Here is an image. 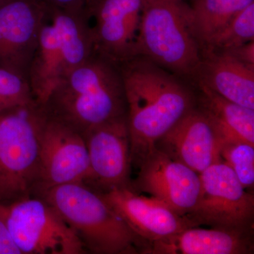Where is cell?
<instances>
[{"instance_id": "obj_3", "label": "cell", "mask_w": 254, "mask_h": 254, "mask_svg": "<svg viewBox=\"0 0 254 254\" xmlns=\"http://www.w3.org/2000/svg\"><path fill=\"white\" fill-rule=\"evenodd\" d=\"M77 235L86 252L97 254L141 253L146 243L137 236L99 193L83 183L40 190Z\"/></svg>"}, {"instance_id": "obj_5", "label": "cell", "mask_w": 254, "mask_h": 254, "mask_svg": "<svg viewBox=\"0 0 254 254\" xmlns=\"http://www.w3.org/2000/svg\"><path fill=\"white\" fill-rule=\"evenodd\" d=\"M136 56L148 58L193 86L201 49L185 0H141Z\"/></svg>"}, {"instance_id": "obj_14", "label": "cell", "mask_w": 254, "mask_h": 254, "mask_svg": "<svg viewBox=\"0 0 254 254\" xmlns=\"http://www.w3.org/2000/svg\"><path fill=\"white\" fill-rule=\"evenodd\" d=\"M98 193L146 244L195 227L190 218L175 213L163 202L154 197L139 195L131 187L115 188Z\"/></svg>"}, {"instance_id": "obj_15", "label": "cell", "mask_w": 254, "mask_h": 254, "mask_svg": "<svg viewBox=\"0 0 254 254\" xmlns=\"http://www.w3.org/2000/svg\"><path fill=\"white\" fill-rule=\"evenodd\" d=\"M223 143L213 124L195 105L155 143V149L200 174L222 160Z\"/></svg>"}, {"instance_id": "obj_7", "label": "cell", "mask_w": 254, "mask_h": 254, "mask_svg": "<svg viewBox=\"0 0 254 254\" xmlns=\"http://www.w3.org/2000/svg\"><path fill=\"white\" fill-rule=\"evenodd\" d=\"M0 220L21 254H82L86 250L54 207L31 195L0 203Z\"/></svg>"}, {"instance_id": "obj_24", "label": "cell", "mask_w": 254, "mask_h": 254, "mask_svg": "<svg viewBox=\"0 0 254 254\" xmlns=\"http://www.w3.org/2000/svg\"><path fill=\"white\" fill-rule=\"evenodd\" d=\"M0 254H21L1 220H0Z\"/></svg>"}, {"instance_id": "obj_22", "label": "cell", "mask_w": 254, "mask_h": 254, "mask_svg": "<svg viewBox=\"0 0 254 254\" xmlns=\"http://www.w3.org/2000/svg\"><path fill=\"white\" fill-rule=\"evenodd\" d=\"M33 100L27 80L0 66V113Z\"/></svg>"}, {"instance_id": "obj_6", "label": "cell", "mask_w": 254, "mask_h": 254, "mask_svg": "<svg viewBox=\"0 0 254 254\" xmlns=\"http://www.w3.org/2000/svg\"><path fill=\"white\" fill-rule=\"evenodd\" d=\"M46 120L44 108L36 100L0 113V203L33 195Z\"/></svg>"}, {"instance_id": "obj_20", "label": "cell", "mask_w": 254, "mask_h": 254, "mask_svg": "<svg viewBox=\"0 0 254 254\" xmlns=\"http://www.w3.org/2000/svg\"><path fill=\"white\" fill-rule=\"evenodd\" d=\"M252 41H254V2L235 15L202 50L230 51Z\"/></svg>"}, {"instance_id": "obj_2", "label": "cell", "mask_w": 254, "mask_h": 254, "mask_svg": "<svg viewBox=\"0 0 254 254\" xmlns=\"http://www.w3.org/2000/svg\"><path fill=\"white\" fill-rule=\"evenodd\" d=\"M43 107L49 118L83 136L94 127L127 117L120 65L93 53L58 83Z\"/></svg>"}, {"instance_id": "obj_17", "label": "cell", "mask_w": 254, "mask_h": 254, "mask_svg": "<svg viewBox=\"0 0 254 254\" xmlns=\"http://www.w3.org/2000/svg\"><path fill=\"white\" fill-rule=\"evenodd\" d=\"M253 231L190 227L146 244L141 254H248L253 253Z\"/></svg>"}, {"instance_id": "obj_13", "label": "cell", "mask_w": 254, "mask_h": 254, "mask_svg": "<svg viewBox=\"0 0 254 254\" xmlns=\"http://www.w3.org/2000/svg\"><path fill=\"white\" fill-rule=\"evenodd\" d=\"M47 9L40 0H6L0 5V66L27 81Z\"/></svg>"}, {"instance_id": "obj_27", "label": "cell", "mask_w": 254, "mask_h": 254, "mask_svg": "<svg viewBox=\"0 0 254 254\" xmlns=\"http://www.w3.org/2000/svg\"><path fill=\"white\" fill-rule=\"evenodd\" d=\"M185 1H186V0H185ZM192 1H193V0H192Z\"/></svg>"}, {"instance_id": "obj_23", "label": "cell", "mask_w": 254, "mask_h": 254, "mask_svg": "<svg viewBox=\"0 0 254 254\" xmlns=\"http://www.w3.org/2000/svg\"><path fill=\"white\" fill-rule=\"evenodd\" d=\"M227 53H230L242 63L254 66V41L227 51Z\"/></svg>"}, {"instance_id": "obj_18", "label": "cell", "mask_w": 254, "mask_h": 254, "mask_svg": "<svg viewBox=\"0 0 254 254\" xmlns=\"http://www.w3.org/2000/svg\"><path fill=\"white\" fill-rule=\"evenodd\" d=\"M195 88L196 106L213 124L223 143L254 145V110L229 101L202 85Z\"/></svg>"}, {"instance_id": "obj_8", "label": "cell", "mask_w": 254, "mask_h": 254, "mask_svg": "<svg viewBox=\"0 0 254 254\" xmlns=\"http://www.w3.org/2000/svg\"><path fill=\"white\" fill-rule=\"evenodd\" d=\"M200 179L199 196L187 216L195 227L253 231L254 195L226 164H214L200 174Z\"/></svg>"}, {"instance_id": "obj_19", "label": "cell", "mask_w": 254, "mask_h": 254, "mask_svg": "<svg viewBox=\"0 0 254 254\" xmlns=\"http://www.w3.org/2000/svg\"><path fill=\"white\" fill-rule=\"evenodd\" d=\"M254 0H193L190 6V26L200 49L237 14Z\"/></svg>"}, {"instance_id": "obj_9", "label": "cell", "mask_w": 254, "mask_h": 254, "mask_svg": "<svg viewBox=\"0 0 254 254\" xmlns=\"http://www.w3.org/2000/svg\"><path fill=\"white\" fill-rule=\"evenodd\" d=\"M82 14L94 53L118 64L136 57L141 0H86Z\"/></svg>"}, {"instance_id": "obj_16", "label": "cell", "mask_w": 254, "mask_h": 254, "mask_svg": "<svg viewBox=\"0 0 254 254\" xmlns=\"http://www.w3.org/2000/svg\"><path fill=\"white\" fill-rule=\"evenodd\" d=\"M196 85L254 110V66L242 63L227 52L201 50L193 86Z\"/></svg>"}, {"instance_id": "obj_4", "label": "cell", "mask_w": 254, "mask_h": 254, "mask_svg": "<svg viewBox=\"0 0 254 254\" xmlns=\"http://www.w3.org/2000/svg\"><path fill=\"white\" fill-rule=\"evenodd\" d=\"M82 9L48 6L28 74L38 104H44L58 83L94 53Z\"/></svg>"}, {"instance_id": "obj_11", "label": "cell", "mask_w": 254, "mask_h": 254, "mask_svg": "<svg viewBox=\"0 0 254 254\" xmlns=\"http://www.w3.org/2000/svg\"><path fill=\"white\" fill-rule=\"evenodd\" d=\"M90 177L84 185L98 193L131 187V145L127 116L103 124L84 135Z\"/></svg>"}, {"instance_id": "obj_26", "label": "cell", "mask_w": 254, "mask_h": 254, "mask_svg": "<svg viewBox=\"0 0 254 254\" xmlns=\"http://www.w3.org/2000/svg\"><path fill=\"white\" fill-rule=\"evenodd\" d=\"M6 0H0V5L2 4Z\"/></svg>"}, {"instance_id": "obj_21", "label": "cell", "mask_w": 254, "mask_h": 254, "mask_svg": "<svg viewBox=\"0 0 254 254\" xmlns=\"http://www.w3.org/2000/svg\"><path fill=\"white\" fill-rule=\"evenodd\" d=\"M220 156L246 190L254 185V145L245 142L224 143Z\"/></svg>"}, {"instance_id": "obj_12", "label": "cell", "mask_w": 254, "mask_h": 254, "mask_svg": "<svg viewBox=\"0 0 254 254\" xmlns=\"http://www.w3.org/2000/svg\"><path fill=\"white\" fill-rule=\"evenodd\" d=\"M138 168L133 190L151 195L182 216L190 215L200 194L199 174L155 148Z\"/></svg>"}, {"instance_id": "obj_10", "label": "cell", "mask_w": 254, "mask_h": 254, "mask_svg": "<svg viewBox=\"0 0 254 254\" xmlns=\"http://www.w3.org/2000/svg\"><path fill=\"white\" fill-rule=\"evenodd\" d=\"M89 177V158L84 137L47 115L41 138L39 180L33 194L66 184H85Z\"/></svg>"}, {"instance_id": "obj_25", "label": "cell", "mask_w": 254, "mask_h": 254, "mask_svg": "<svg viewBox=\"0 0 254 254\" xmlns=\"http://www.w3.org/2000/svg\"><path fill=\"white\" fill-rule=\"evenodd\" d=\"M50 6L70 10H81L84 6L86 0H40Z\"/></svg>"}, {"instance_id": "obj_1", "label": "cell", "mask_w": 254, "mask_h": 254, "mask_svg": "<svg viewBox=\"0 0 254 254\" xmlns=\"http://www.w3.org/2000/svg\"><path fill=\"white\" fill-rule=\"evenodd\" d=\"M127 103L131 164L139 168L155 143L196 105L193 87L148 58L119 64Z\"/></svg>"}]
</instances>
